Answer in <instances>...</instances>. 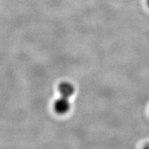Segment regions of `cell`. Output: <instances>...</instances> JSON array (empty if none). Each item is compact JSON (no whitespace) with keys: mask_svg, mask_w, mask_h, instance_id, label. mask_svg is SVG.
I'll return each mask as SVG.
<instances>
[{"mask_svg":"<svg viewBox=\"0 0 149 149\" xmlns=\"http://www.w3.org/2000/svg\"><path fill=\"white\" fill-rule=\"evenodd\" d=\"M58 90L61 95L60 97L65 100H69L74 92V87L71 83L68 81H63L59 84Z\"/></svg>","mask_w":149,"mask_h":149,"instance_id":"6da1fadb","label":"cell"},{"mask_svg":"<svg viewBox=\"0 0 149 149\" xmlns=\"http://www.w3.org/2000/svg\"><path fill=\"white\" fill-rule=\"evenodd\" d=\"M53 107L57 113L60 115L65 114L67 112H68L70 108L69 100H65V99L59 97L55 102Z\"/></svg>","mask_w":149,"mask_h":149,"instance_id":"7a4b0ae2","label":"cell"},{"mask_svg":"<svg viewBox=\"0 0 149 149\" xmlns=\"http://www.w3.org/2000/svg\"><path fill=\"white\" fill-rule=\"evenodd\" d=\"M147 4H148V6H149V0H147Z\"/></svg>","mask_w":149,"mask_h":149,"instance_id":"3957f363","label":"cell"}]
</instances>
